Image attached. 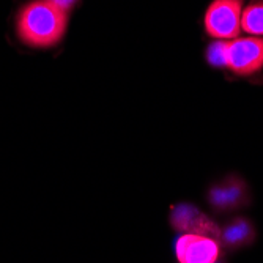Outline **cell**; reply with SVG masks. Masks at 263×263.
I'll list each match as a JSON object with an SVG mask.
<instances>
[{
  "label": "cell",
  "instance_id": "obj_1",
  "mask_svg": "<svg viewBox=\"0 0 263 263\" xmlns=\"http://www.w3.org/2000/svg\"><path fill=\"white\" fill-rule=\"evenodd\" d=\"M68 17L51 0H26L13 14V35L27 49L49 51L63 41Z\"/></svg>",
  "mask_w": 263,
  "mask_h": 263
},
{
  "label": "cell",
  "instance_id": "obj_7",
  "mask_svg": "<svg viewBox=\"0 0 263 263\" xmlns=\"http://www.w3.org/2000/svg\"><path fill=\"white\" fill-rule=\"evenodd\" d=\"M218 243L226 252H238L257 241V227L246 216H235L219 226Z\"/></svg>",
  "mask_w": 263,
  "mask_h": 263
},
{
  "label": "cell",
  "instance_id": "obj_11",
  "mask_svg": "<svg viewBox=\"0 0 263 263\" xmlns=\"http://www.w3.org/2000/svg\"><path fill=\"white\" fill-rule=\"evenodd\" d=\"M214 263H229V261H227V258H226V255L222 254V255H221V257H219V258H218L216 261H214Z\"/></svg>",
  "mask_w": 263,
  "mask_h": 263
},
{
  "label": "cell",
  "instance_id": "obj_8",
  "mask_svg": "<svg viewBox=\"0 0 263 263\" xmlns=\"http://www.w3.org/2000/svg\"><path fill=\"white\" fill-rule=\"evenodd\" d=\"M241 30L251 36L263 38V0H249L243 8Z\"/></svg>",
  "mask_w": 263,
  "mask_h": 263
},
{
  "label": "cell",
  "instance_id": "obj_3",
  "mask_svg": "<svg viewBox=\"0 0 263 263\" xmlns=\"http://www.w3.org/2000/svg\"><path fill=\"white\" fill-rule=\"evenodd\" d=\"M245 0H213L203 14V30L213 40H235L241 32Z\"/></svg>",
  "mask_w": 263,
  "mask_h": 263
},
{
  "label": "cell",
  "instance_id": "obj_2",
  "mask_svg": "<svg viewBox=\"0 0 263 263\" xmlns=\"http://www.w3.org/2000/svg\"><path fill=\"white\" fill-rule=\"evenodd\" d=\"M205 200L214 214L224 216L251 206L252 191L240 174H229L206 187Z\"/></svg>",
  "mask_w": 263,
  "mask_h": 263
},
{
  "label": "cell",
  "instance_id": "obj_10",
  "mask_svg": "<svg viewBox=\"0 0 263 263\" xmlns=\"http://www.w3.org/2000/svg\"><path fill=\"white\" fill-rule=\"evenodd\" d=\"M51 2L55 5V7H59L62 11H65V13H71V10H74L78 5H79V2L81 0H51Z\"/></svg>",
  "mask_w": 263,
  "mask_h": 263
},
{
  "label": "cell",
  "instance_id": "obj_5",
  "mask_svg": "<svg viewBox=\"0 0 263 263\" xmlns=\"http://www.w3.org/2000/svg\"><path fill=\"white\" fill-rule=\"evenodd\" d=\"M169 224L178 233H194L210 236L218 241L219 224L193 202H178L171 206Z\"/></svg>",
  "mask_w": 263,
  "mask_h": 263
},
{
  "label": "cell",
  "instance_id": "obj_4",
  "mask_svg": "<svg viewBox=\"0 0 263 263\" xmlns=\"http://www.w3.org/2000/svg\"><path fill=\"white\" fill-rule=\"evenodd\" d=\"M229 71L236 78H255L263 71V38L238 36L229 43Z\"/></svg>",
  "mask_w": 263,
  "mask_h": 263
},
{
  "label": "cell",
  "instance_id": "obj_9",
  "mask_svg": "<svg viewBox=\"0 0 263 263\" xmlns=\"http://www.w3.org/2000/svg\"><path fill=\"white\" fill-rule=\"evenodd\" d=\"M205 60L214 69H229V41L213 40L205 51Z\"/></svg>",
  "mask_w": 263,
  "mask_h": 263
},
{
  "label": "cell",
  "instance_id": "obj_6",
  "mask_svg": "<svg viewBox=\"0 0 263 263\" xmlns=\"http://www.w3.org/2000/svg\"><path fill=\"white\" fill-rule=\"evenodd\" d=\"M177 263H214L222 254L221 245L210 236L181 233L174 241Z\"/></svg>",
  "mask_w": 263,
  "mask_h": 263
}]
</instances>
